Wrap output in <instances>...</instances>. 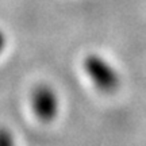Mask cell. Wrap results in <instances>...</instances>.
<instances>
[{
	"mask_svg": "<svg viewBox=\"0 0 146 146\" xmlns=\"http://www.w3.org/2000/svg\"><path fill=\"white\" fill-rule=\"evenodd\" d=\"M84 68L92 78L94 84L99 89L104 92H111L114 91L118 84H119V77L114 68L107 64L103 58L98 56H89L84 61Z\"/></svg>",
	"mask_w": 146,
	"mask_h": 146,
	"instance_id": "obj_1",
	"label": "cell"
},
{
	"mask_svg": "<svg viewBox=\"0 0 146 146\" xmlns=\"http://www.w3.org/2000/svg\"><path fill=\"white\" fill-rule=\"evenodd\" d=\"M33 107L36 116L42 120L53 119L58 110V100L53 89L46 85L38 87L33 95Z\"/></svg>",
	"mask_w": 146,
	"mask_h": 146,
	"instance_id": "obj_2",
	"label": "cell"
},
{
	"mask_svg": "<svg viewBox=\"0 0 146 146\" xmlns=\"http://www.w3.org/2000/svg\"><path fill=\"white\" fill-rule=\"evenodd\" d=\"M12 143V137L8 131L0 129V145H10Z\"/></svg>",
	"mask_w": 146,
	"mask_h": 146,
	"instance_id": "obj_3",
	"label": "cell"
},
{
	"mask_svg": "<svg viewBox=\"0 0 146 146\" xmlns=\"http://www.w3.org/2000/svg\"><path fill=\"white\" fill-rule=\"evenodd\" d=\"M5 45V38H4V34L0 31V52L3 50V47H4Z\"/></svg>",
	"mask_w": 146,
	"mask_h": 146,
	"instance_id": "obj_4",
	"label": "cell"
}]
</instances>
